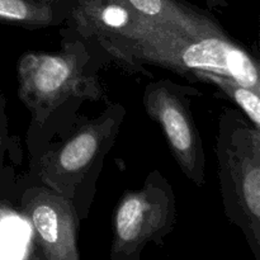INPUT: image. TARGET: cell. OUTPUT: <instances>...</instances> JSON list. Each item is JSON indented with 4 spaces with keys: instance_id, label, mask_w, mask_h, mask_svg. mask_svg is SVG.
<instances>
[{
    "instance_id": "3",
    "label": "cell",
    "mask_w": 260,
    "mask_h": 260,
    "mask_svg": "<svg viewBox=\"0 0 260 260\" xmlns=\"http://www.w3.org/2000/svg\"><path fill=\"white\" fill-rule=\"evenodd\" d=\"M89 55L80 41L63 42L58 52L27 51L17 65L18 98L38 126L70 99L99 101L103 88L88 73Z\"/></svg>"
},
{
    "instance_id": "9",
    "label": "cell",
    "mask_w": 260,
    "mask_h": 260,
    "mask_svg": "<svg viewBox=\"0 0 260 260\" xmlns=\"http://www.w3.org/2000/svg\"><path fill=\"white\" fill-rule=\"evenodd\" d=\"M63 14L56 0H0V22L25 29L52 27L62 22Z\"/></svg>"
},
{
    "instance_id": "10",
    "label": "cell",
    "mask_w": 260,
    "mask_h": 260,
    "mask_svg": "<svg viewBox=\"0 0 260 260\" xmlns=\"http://www.w3.org/2000/svg\"><path fill=\"white\" fill-rule=\"evenodd\" d=\"M193 83L212 84L220 89L229 99L238 106V108L246 116V118L256 127L260 128V94L253 89L243 85L235 79L223 74L213 73V71L196 70L192 73Z\"/></svg>"
},
{
    "instance_id": "5",
    "label": "cell",
    "mask_w": 260,
    "mask_h": 260,
    "mask_svg": "<svg viewBox=\"0 0 260 260\" xmlns=\"http://www.w3.org/2000/svg\"><path fill=\"white\" fill-rule=\"evenodd\" d=\"M177 222V201L169 180L152 170L140 189L127 190L113 213L111 260H139L147 245H160Z\"/></svg>"
},
{
    "instance_id": "1",
    "label": "cell",
    "mask_w": 260,
    "mask_h": 260,
    "mask_svg": "<svg viewBox=\"0 0 260 260\" xmlns=\"http://www.w3.org/2000/svg\"><path fill=\"white\" fill-rule=\"evenodd\" d=\"M71 24L127 69H167L193 83L196 70L235 79L260 94L258 61L231 36L196 37L132 12L121 0H76Z\"/></svg>"
},
{
    "instance_id": "4",
    "label": "cell",
    "mask_w": 260,
    "mask_h": 260,
    "mask_svg": "<svg viewBox=\"0 0 260 260\" xmlns=\"http://www.w3.org/2000/svg\"><path fill=\"white\" fill-rule=\"evenodd\" d=\"M124 116L123 107L112 104L99 117L83 122L65 139L48 146L37 160L40 182L75 203L78 192L90 175L101 172Z\"/></svg>"
},
{
    "instance_id": "11",
    "label": "cell",
    "mask_w": 260,
    "mask_h": 260,
    "mask_svg": "<svg viewBox=\"0 0 260 260\" xmlns=\"http://www.w3.org/2000/svg\"><path fill=\"white\" fill-rule=\"evenodd\" d=\"M8 144V123L5 116V102L0 94V161L4 156V151Z\"/></svg>"
},
{
    "instance_id": "6",
    "label": "cell",
    "mask_w": 260,
    "mask_h": 260,
    "mask_svg": "<svg viewBox=\"0 0 260 260\" xmlns=\"http://www.w3.org/2000/svg\"><path fill=\"white\" fill-rule=\"evenodd\" d=\"M189 86L157 80L146 85L142 104L147 116L161 127L173 157L183 174L197 187L205 185L206 159L202 137L190 108Z\"/></svg>"
},
{
    "instance_id": "7",
    "label": "cell",
    "mask_w": 260,
    "mask_h": 260,
    "mask_svg": "<svg viewBox=\"0 0 260 260\" xmlns=\"http://www.w3.org/2000/svg\"><path fill=\"white\" fill-rule=\"evenodd\" d=\"M20 211L36 234L41 258L79 260L80 217L71 198L46 185L30 187L20 197Z\"/></svg>"
},
{
    "instance_id": "2",
    "label": "cell",
    "mask_w": 260,
    "mask_h": 260,
    "mask_svg": "<svg viewBox=\"0 0 260 260\" xmlns=\"http://www.w3.org/2000/svg\"><path fill=\"white\" fill-rule=\"evenodd\" d=\"M223 211L260 260V128L236 108H226L216 140Z\"/></svg>"
},
{
    "instance_id": "8",
    "label": "cell",
    "mask_w": 260,
    "mask_h": 260,
    "mask_svg": "<svg viewBox=\"0 0 260 260\" xmlns=\"http://www.w3.org/2000/svg\"><path fill=\"white\" fill-rule=\"evenodd\" d=\"M132 12L196 37L229 36L210 13L183 0H121Z\"/></svg>"
}]
</instances>
